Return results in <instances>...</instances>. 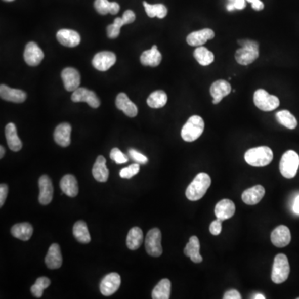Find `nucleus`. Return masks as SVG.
Masks as SVG:
<instances>
[{
    "mask_svg": "<svg viewBox=\"0 0 299 299\" xmlns=\"http://www.w3.org/2000/svg\"><path fill=\"white\" fill-rule=\"evenodd\" d=\"M290 274V266L288 257L283 253H279L274 258L271 278L274 283H284Z\"/></svg>",
    "mask_w": 299,
    "mask_h": 299,
    "instance_id": "5",
    "label": "nucleus"
},
{
    "mask_svg": "<svg viewBox=\"0 0 299 299\" xmlns=\"http://www.w3.org/2000/svg\"><path fill=\"white\" fill-rule=\"evenodd\" d=\"M200 244L197 236L190 237L188 244H186V248L184 249V253L190 258V260L195 264H199L203 261V258L199 253Z\"/></svg>",
    "mask_w": 299,
    "mask_h": 299,
    "instance_id": "28",
    "label": "nucleus"
},
{
    "mask_svg": "<svg viewBox=\"0 0 299 299\" xmlns=\"http://www.w3.org/2000/svg\"><path fill=\"white\" fill-rule=\"evenodd\" d=\"M297 299H299V297H297Z\"/></svg>",
    "mask_w": 299,
    "mask_h": 299,
    "instance_id": "55",
    "label": "nucleus"
},
{
    "mask_svg": "<svg viewBox=\"0 0 299 299\" xmlns=\"http://www.w3.org/2000/svg\"><path fill=\"white\" fill-rule=\"evenodd\" d=\"M271 241L278 248H283L291 242V233L285 225H279L275 228L271 234Z\"/></svg>",
    "mask_w": 299,
    "mask_h": 299,
    "instance_id": "18",
    "label": "nucleus"
},
{
    "mask_svg": "<svg viewBox=\"0 0 299 299\" xmlns=\"http://www.w3.org/2000/svg\"><path fill=\"white\" fill-rule=\"evenodd\" d=\"M129 155L134 161L139 164L145 165L148 162V158L146 157V155L140 153L139 151H136L134 149L129 150Z\"/></svg>",
    "mask_w": 299,
    "mask_h": 299,
    "instance_id": "43",
    "label": "nucleus"
},
{
    "mask_svg": "<svg viewBox=\"0 0 299 299\" xmlns=\"http://www.w3.org/2000/svg\"><path fill=\"white\" fill-rule=\"evenodd\" d=\"M121 285V276L116 273H111L102 279L100 291L104 296H111L118 290Z\"/></svg>",
    "mask_w": 299,
    "mask_h": 299,
    "instance_id": "15",
    "label": "nucleus"
},
{
    "mask_svg": "<svg viewBox=\"0 0 299 299\" xmlns=\"http://www.w3.org/2000/svg\"><path fill=\"white\" fill-rule=\"evenodd\" d=\"M232 91L230 82L225 80L213 81L209 89V93L213 98V104H219Z\"/></svg>",
    "mask_w": 299,
    "mask_h": 299,
    "instance_id": "11",
    "label": "nucleus"
},
{
    "mask_svg": "<svg viewBox=\"0 0 299 299\" xmlns=\"http://www.w3.org/2000/svg\"><path fill=\"white\" fill-rule=\"evenodd\" d=\"M73 235L77 241L81 244H89L91 241L90 234L89 228L84 221H77L73 226Z\"/></svg>",
    "mask_w": 299,
    "mask_h": 299,
    "instance_id": "36",
    "label": "nucleus"
},
{
    "mask_svg": "<svg viewBox=\"0 0 299 299\" xmlns=\"http://www.w3.org/2000/svg\"><path fill=\"white\" fill-rule=\"evenodd\" d=\"M238 45L241 48L235 52L234 58L239 65H249L259 58L260 45L254 40L239 39Z\"/></svg>",
    "mask_w": 299,
    "mask_h": 299,
    "instance_id": "1",
    "label": "nucleus"
},
{
    "mask_svg": "<svg viewBox=\"0 0 299 299\" xmlns=\"http://www.w3.org/2000/svg\"><path fill=\"white\" fill-rule=\"evenodd\" d=\"M253 103L261 111H272L279 107L280 101L278 97L269 94L267 91L258 89L253 94Z\"/></svg>",
    "mask_w": 299,
    "mask_h": 299,
    "instance_id": "7",
    "label": "nucleus"
},
{
    "mask_svg": "<svg viewBox=\"0 0 299 299\" xmlns=\"http://www.w3.org/2000/svg\"><path fill=\"white\" fill-rule=\"evenodd\" d=\"M62 79L66 90L74 92L77 90L81 83V76L77 69L73 67H66L62 72Z\"/></svg>",
    "mask_w": 299,
    "mask_h": 299,
    "instance_id": "16",
    "label": "nucleus"
},
{
    "mask_svg": "<svg viewBox=\"0 0 299 299\" xmlns=\"http://www.w3.org/2000/svg\"><path fill=\"white\" fill-rule=\"evenodd\" d=\"M161 232L157 228H154L146 234V250L149 255L152 257H160L162 254L163 249L161 246Z\"/></svg>",
    "mask_w": 299,
    "mask_h": 299,
    "instance_id": "8",
    "label": "nucleus"
},
{
    "mask_svg": "<svg viewBox=\"0 0 299 299\" xmlns=\"http://www.w3.org/2000/svg\"><path fill=\"white\" fill-rule=\"evenodd\" d=\"M95 10L102 15L107 14H116L120 11V5L116 2H109L108 0H95Z\"/></svg>",
    "mask_w": 299,
    "mask_h": 299,
    "instance_id": "34",
    "label": "nucleus"
},
{
    "mask_svg": "<svg viewBox=\"0 0 299 299\" xmlns=\"http://www.w3.org/2000/svg\"><path fill=\"white\" fill-rule=\"evenodd\" d=\"M116 106L129 117H135L138 113V108L125 93H119L116 99Z\"/></svg>",
    "mask_w": 299,
    "mask_h": 299,
    "instance_id": "24",
    "label": "nucleus"
},
{
    "mask_svg": "<svg viewBox=\"0 0 299 299\" xmlns=\"http://www.w3.org/2000/svg\"><path fill=\"white\" fill-rule=\"evenodd\" d=\"M265 195V189L264 188V186L257 185L244 190V193L242 194V199L246 204L254 205L261 201Z\"/></svg>",
    "mask_w": 299,
    "mask_h": 299,
    "instance_id": "23",
    "label": "nucleus"
},
{
    "mask_svg": "<svg viewBox=\"0 0 299 299\" xmlns=\"http://www.w3.org/2000/svg\"><path fill=\"white\" fill-rule=\"evenodd\" d=\"M172 283L169 279L164 278L154 288L151 297L153 299H169L170 297Z\"/></svg>",
    "mask_w": 299,
    "mask_h": 299,
    "instance_id": "32",
    "label": "nucleus"
},
{
    "mask_svg": "<svg viewBox=\"0 0 299 299\" xmlns=\"http://www.w3.org/2000/svg\"><path fill=\"white\" fill-rule=\"evenodd\" d=\"M204 130V121L201 116L194 115L181 129V137L186 142H193L199 139Z\"/></svg>",
    "mask_w": 299,
    "mask_h": 299,
    "instance_id": "4",
    "label": "nucleus"
},
{
    "mask_svg": "<svg viewBox=\"0 0 299 299\" xmlns=\"http://www.w3.org/2000/svg\"><path fill=\"white\" fill-rule=\"evenodd\" d=\"M224 299H241V294L239 291L235 289H230L224 294Z\"/></svg>",
    "mask_w": 299,
    "mask_h": 299,
    "instance_id": "47",
    "label": "nucleus"
},
{
    "mask_svg": "<svg viewBox=\"0 0 299 299\" xmlns=\"http://www.w3.org/2000/svg\"><path fill=\"white\" fill-rule=\"evenodd\" d=\"M255 0H246V2H248V3H250V4H252V3L254 2Z\"/></svg>",
    "mask_w": 299,
    "mask_h": 299,
    "instance_id": "52",
    "label": "nucleus"
},
{
    "mask_svg": "<svg viewBox=\"0 0 299 299\" xmlns=\"http://www.w3.org/2000/svg\"><path fill=\"white\" fill-rule=\"evenodd\" d=\"M140 170V165L138 163H135L130 166L124 168L120 172V176L121 178L130 179L134 177L135 175H137Z\"/></svg>",
    "mask_w": 299,
    "mask_h": 299,
    "instance_id": "41",
    "label": "nucleus"
},
{
    "mask_svg": "<svg viewBox=\"0 0 299 299\" xmlns=\"http://www.w3.org/2000/svg\"><path fill=\"white\" fill-rule=\"evenodd\" d=\"M107 160L102 155H99L93 165V177L99 182H106L109 177V170L107 169Z\"/></svg>",
    "mask_w": 299,
    "mask_h": 299,
    "instance_id": "30",
    "label": "nucleus"
},
{
    "mask_svg": "<svg viewBox=\"0 0 299 299\" xmlns=\"http://www.w3.org/2000/svg\"><path fill=\"white\" fill-rule=\"evenodd\" d=\"M293 212L297 215H299V195L295 199L294 204H293Z\"/></svg>",
    "mask_w": 299,
    "mask_h": 299,
    "instance_id": "49",
    "label": "nucleus"
},
{
    "mask_svg": "<svg viewBox=\"0 0 299 299\" xmlns=\"http://www.w3.org/2000/svg\"><path fill=\"white\" fill-rule=\"evenodd\" d=\"M4 1H6V2H12V1H14V0H4Z\"/></svg>",
    "mask_w": 299,
    "mask_h": 299,
    "instance_id": "53",
    "label": "nucleus"
},
{
    "mask_svg": "<svg viewBox=\"0 0 299 299\" xmlns=\"http://www.w3.org/2000/svg\"><path fill=\"white\" fill-rule=\"evenodd\" d=\"M194 57L199 65L204 66V67L210 65L215 60V55L213 53L204 46L196 47V49L194 51Z\"/></svg>",
    "mask_w": 299,
    "mask_h": 299,
    "instance_id": "33",
    "label": "nucleus"
},
{
    "mask_svg": "<svg viewBox=\"0 0 299 299\" xmlns=\"http://www.w3.org/2000/svg\"><path fill=\"white\" fill-rule=\"evenodd\" d=\"M209 231L215 236H217L221 234L222 231V221L217 219L211 223L210 226H209Z\"/></svg>",
    "mask_w": 299,
    "mask_h": 299,
    "instance_id": "45",
    "label": "nucleus"
},
{
    "mask_svg": "<svg viewBox=\"0 0 299 299\" xmlns=\"http://www.w3.org/2000/svg\"><path fill=\"white\" fill-rule=\"evenodd\" d=\"M45 264L50 269H59L63 264V257L61 253L60 247L58 244H52L45 258Z\"/></svg>",
    "mask_w": 299,
    "mask_h": 299,
    "instance_id": "25",
    "label": "nucleus"
},
{
    "mask_svg": "<svg viewBox=\"0 0 299 299\" xmlns=\"http://www.w3.org/2000/svg\"><path fill=\"white\" fill-rule=\"evenodd\" d=\"M5 147H4V146H0V158H1V159H2V158L4 157V155H5Z\"/></svg>",
    "mask_w": 299,
    "mask_h": 299,
    "instance_id": "50",
    "label": "nucleus"
},
{
    "mask_svg": "<svg viewBox=\"0 0 299 299\" xmlns=\"http://www.w3.org/2000/svg\"><path fill=\"white\" fill-rule=\"evenodd\" d=\"M50 283H51V282L46 277L38 278L35 282V284H33L31 287V292L33 293L34 297L40 298V297H42V293H44V290L49 288Z\"/></svg>",
    "mask_w": 299,
    "mask_h": 299,
    "instance_id": "40",
    "label": "nucleus"
},
{
    "mask_svg": "<svg viewBox=\"0 0 299 299\" xmlns=\"http://www.w3.org/2000/svg\"><path fill=\"white\" fill-rule=\"evenodd\" d=\"M110 157L116 164H125L128 161L127 156L125 154H123L118 148H113L111 150Z\"/></svg>",
    "mask_w": 299,
    "mask_h": 299,
    "instance_id": "42",
    "label": "nucleus"
},
{
    "mask_svg": "<svg viewBox=\"0 0 299 299\" xmlns=\"http://www.w3.org/2000/svg\"><path fill=\"white\" fill-rule=\"evenodd\" d=\"M135 19H136V15H135L134 12L132 10H126L123 14V16L121 18H116L112 24L107 26V36L109 38H116L120 34L121 27L125 24L133 23Z\"/></svg>",
    "mask_w": 299,
    "mask_h": 299,
    "instance_id": "9",
    "label": "nucleus"
},
{
    "mask_svg": "<svg viewBox=\"0 0 299 299\" xmlns=\"http://www.w3.org/2000/svg\"><path fill=\"white\" fill-rule=\"evenodd\" d=\"M5 137L7 140L8 146L13 151H19L22 149L21 140L19 139L17 133L16 125L14 123H9L5 127Z\"/></svg>",
    "mask_w": 299,
    "mask_h": 299,
    "instance_id": "27",
    "label": "nucleus"
},
{
    "mask_svg": "<svg viewBox=\"0 0 299 299\" xmlns=\"http://www.w3.org/2000/svg\"><path fill=\"white\" fill-rule=\"evenodd\" d=\"M251 5H252L253 10H256V11H261V10L265 9V5L261 0H255L254 2L251 4Z\"/></svg>",
    "mask_w": 299,
    "mask_h": 299,
    "instance_id": "48",
    "label": "nucleus"
},
{
    "mask_svg": "<svg viewBox=\"0 0 299 299\" xmlns=\"http://www.w3.org/2000/svg\"><path fill=\"white\" fill-rule=\"evenodd\" d=\"M38 186H39L38 200L40 204L44 205L50 204L54 196V186H53L51 179L49 178L47 175H44L39 178Z\"/></svg>",
    "mask_w": 299,
    "mask_h": 299,
    "instance_id": "14",
    "label": "nucleus"
},
{
    "mask_svg": "<svg viewBox=\"0 0 299 299\" xmlns=\"http://www.w3.org/2000/svg\"><path fill=\"white\" fill-rule=\"evenodd\" d=\"M166 93L162 90L155 91L154 93H151V95L149 96L147 98V105L149 107L154 109H159L161 107H165L167 103Z\"/></svg>",
    "mask_w": 299,
    "mask_h": 299,
    "instance_id": "37",
    "label": "nucleus"
},
{
    "mask_svg": "<svg viewBox=\"0 0 299 299\" xmlns=\"http://www.w3.org/2000/svg\"><path fill=\"white\" fill-rule=\"evenodd\" d=\"M61 190L69 197H75L78 194L77 179L72 175H66L60 181Z\"/></svg>",
    "mask_w": 299,
    "mask_h": 299,
    "instance_id": "29",
    "label": "nucleus"
},
{
    "mask_svg": "<svg viewBox=\"0 0 299 299\" xmlns=\"http://www.w3.org/2000/svg\"><path fill=\"white\" fill-rule=\"evenodd\" d=\"M143 242V232L139 227H133L128 233L126 245L131 250H136L140 248Z\"/></svg>",
    "mask_w": 299,
    "mask_h": 299,
    "instance_id": "35",
    "label": "nucleus"
},
{
    "mask_svg": "<svg viewBox=\"0 0 299 299\" xmlns=\"http://www.w3.org/2000/svg\"><path fill=\"white\" fill-rule=\"evenodd\" d=\"M72 126L68 123H61L54 131V141L57 144L63 147H67L71 143Z\"/></svg>",
    "mask_w": 299,
    "mask_h": 299,
    "instance_id": "21",
    "label": "nucleus"
},
{
    "mask_svg": "<svg viewBox=\"0 0 299 299\" xmlns=\"http://www.w3.org/2000/svg\"><path fill=\"white\" fill-rule=\"evenodd\" d=\"M276 119L278 123L286 128L293 130L297 127V121L295 116L288 110H282L276 113Z\"/></svg>",
    "mask_w": 299,
    "mask_h": 299,
    "instance_id": "38",
    "label": "nucleus"
},
{
    "mask_svg": "<svg viewBox=\"0 0 299 299\" xmlns=\"http://www.w3.org/2000/svg\"><path fill=\"white\" fill-rule=\"evenodd\" d=\"M254 299H265V295L263 294H256L255 297H253Z\"/></svg>",
    "mask_w": 299,
    "mask_h": 299,
    "instance_id": "51",
    "label": "nucleus"
},
{
    "mask_svg": "<svg viewBox=\"0 0 299 299\" xmlns=\"http://www.w3.org/2000/svg\"><path fill=\"white\" fill-rule=\"evenodd\" d=\"M33 228L29 223H20L14 225L11 229V234L17 239L27 241L33 235Z\"/></svg>",
    "mask_w": 299,
    "mask_h": 299,
    "instance_id": "31",
    "label": "nucleus"
},
{
    "mask_svg": "<svg viewBox=\"0 0 299 299\" xmlns=\"http://www.w3.org/2000/svg\"><path fill=\"white\" fill-rule=\"evenodd\" d=\"M299 167V155L296 151H286L281 158L279 169L285 178L291 179L297 174Z\"/></svg>",
    "mask_w": 299,
    "mask_h": 299,
    "instance_id": "6",
    "label": "nucleus"
},
{
    "mask_svg": "<svg viewBox=\"0 0 299 299\" xmlns=\"http://www.w3.org/2000/svg\"><path fill=\"white\" fill-rule=\"evenodd\" d=\"M162 60V55L160 54L156 45L152 46L151 49L143 52L141 55V63L142 65L155 67L160 65Z\"/></svg>",
    "mask_w": 299,
    "mask_h": 299,
    "instance_id": "26",
    "label": "nucleus"
},
{
    "mask_svg": "<svg viewBox=\"0 0 299 299\" xmlns=\"http://www.w3.org/2000/svg\"><path fill=\"white\" fill-rule=\"evenodd\" d=\"M274 159V153L268 146H259L246 151L244 160L248 165L254 167H264L269 165Z\"/></svg>",
    "mask_w": 299,
    "mask_h": 299,
    "instance_id": "3",
    "label": "nucleus"
},
{
    "mask_svg": "<svg viewBox=\"0 0 299 299\" xmlns=\"http://www.w3.org/2000/svg\"><path fill=\"white\" fill-rule=\"evenodd\" d=\"M9 187L5 184L0 185V206L2 207L5 204L6 198H7Z\"/></svg>",
    "mask_w": 299,
    "mask_h": 299,
    "instance_id": "46",
    "label": "nucleus"
},
{
    "mask_svg": "<svg viewBox=\"0 0 299 299\" xmlns=\"http://www.w3.org/2000/svg\"><path fill=\"white\" fill-rule=\"evenodd\" d=\"M23 57H24V60L28 65L31 66V67H36V66L39 65L42 62V59L45 58V54L37 44L30 42L26 45Z\"/></svg>",
    "mask_w": 299,
    "mask_h": 299,
    "instance_id": "12",
    "label": "nucleus"
},
{
    "mask_svg": "<svg viewBox=\"0 0 299 299\" xmlns=\"http://www.w3.org/2000/svg\"><path fill=\"white\" fill-rule=\"evenodd\" d=\"M57 39L61 45L67 48H74L81 42V37L77 32L72 29H61L57 33Z\"/></svg>",
    "mask_w": 299,
    "mask_h": 299,
    "instance_id": "20",
    "label": "nucleus"
},
{
    "mask_svg": "<svg viewBox=\"0 0 299 299\" xmlns=\"http://www.w3.org/2000/svg\"><path fill=\"white\" fill-rule=\"evenodd\" d=\"M229 1H233V0H229Z\"/></svg>",
    "mask_w": 299,
    "mask_h": 299,
    "instance_id": "54",
    "label": "nucleus"
},
{
    "mask_svg": "<svg viewBox=\"0 0 299 299\" xmlns=\"http://www.w3.org/2000/svg\"><path fill=\"white\" fill-rule=\"evenodd\" d=\"M145 10L148 17L155 18L157 17L158 19H164L167 15L168 10L165 5L162 4H156V5H150L146 1L143 2Z\"/></svg>",
    "mask_w": 299,
    "mask_h": 299,
    "instance_id": "39",
    "label": "nucleus"
},
{
    "mask_svg": "<svg viewBox=\"0 0 299 299\" xmlns=\"http://www.w3.org/2000/svg\"><path fill=\"white\" fill-rule=\"evenodd\" d=\"M0 97L3 100L8 102L22 103L27 98V94L23 91L11 89L10 87L2 84L0 86Z\"/></svg>",
    "mask_w": 299,
    "mask_h": 299,
    "instance_id": "22",
    "label": "nucleus"
},
{
    "mask_svg": "<svg viewBox=\"0 0 299 299\" xmlns=\"http://www.w3.org/2000/svg\"><path fill=\"white\" fill-rule=\"evenodd\" d=\"M210 185L211 178L209 175L204 172L199 173L186 189V197L191 201H197L206 194Z\"/></svg>",
    "mask_w": 299,
    "mask_h": 299,
    "instance_id": "2",
    "label": "nucleus"
},
{
    "mask_svg": "<svg viewBox=\"0 0 299 299\" xmlns=\"http://www.w3.org/2000/svg\"><path fill=\"white\" fill-rule=\"evenodd\" d=\"M235 213V204L230 199H222L215 208V213L219 220L224 221L232 218Z\"/></svg>",
    "mask_w": 299,
    "mask_h": 299,
    "instance_id": "19",
    "label": "nucleus"
},
{
    "mask_svg": "<svg viewBox=\"0 0 299 299\" xmlns=\"http://www.w3.org/2000/svg\"><path fill=\"white\" fill-rule=\"evenodd\" d=\"M245 7L246 0H233V1H230L226 6L228 11L230 12L234 11L235 10H244Z\"/></svg>",
    "mask_w": 299,
    "mask_h": 299,
    "instance_id": "44",
    "label": "nucleus"
},
{
    "mask_svg": "<svg viewBox=\"0 0 299 299\" xmlns=\"http://www.w3.org/2000/svg\"><path fill=\"white\" fill-rule=\"evenodd\" d=\"M215 36V32L211 28H203L201 30L190 33L186 37V42L190 46H203L209 40L213 39Z\"/></svg>",
    "mask_w": 299,
    "mask_h": 299,
    "instance_id": "17",
    "label": "nucleus"
},
{
    "mask_svg": "<svg viewBox=\"0 0 299 299\" xmlns=\"http://www.w3.org/2000/svg\"><path fill=\"white\" fill-rule=\"evenodd\" d=\"M72 101L73 102H87L93 108H98L101 104L97 94L86 88H78L75 90L72 93Z\"/></svg>",
    "mask_w": 299,
    "mask_h": 299,
    "instance_id": "10",
    "label": "nucleus"
},
{
    "mask_svg": "<svg viewBox=\"0 0 299 299\" xmlns=\"http://www.w3.org/2000/svg\"><path fill=\"white\" fill-rule=\"evenodd\" d=\"M116 62V56L112 52H101L94 56L93 59V66L98 71L105 72L110 69Z\"/></svg>",
    "mask_w": 299,
    "mask_h": 299,
    "instance_id": "13",
    "label": "nucleus"
}]
</instances>
